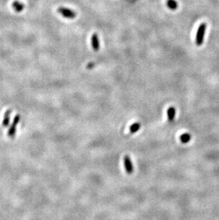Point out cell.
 I'll use <instances>...</instances> for the list:
<instances>
[{
    "mask_svg": "<svg viewBox=\"0 0 219 220\" xmlns=\"http://www.w3.org/2000/svg\"><path fill=\"white\" fill-rule=\"evenodd\" d=\"M206 29V25L205 23L201 24L198 28L196 37V44L197 46H201L203 44Z\"/></svg>",
    "mask_w": 219,
    "mask_h": 220,
    "instance_id": "obj_1",
    "label": "cell"
},
{
    "mask_svg": "<svg viewBox=\"0 0 219 220\" xmlns=\"http://www.w3.org/2000/svg\"><path fill=\"white\" fill-rule=\"evenodd\" d=\"M58 12L62 15L63 17L67 19H74L76 16V13L72 9L65 7H60L58 9Z\"/></svg>",
    "mask_w": 219,
    "mask_h": 220,
    "instance_id": "obj_2",
    "label": "cell"
},
{
    "mask_svg": "<svg viewBox=\"0 0 219 220\" xmlns=\"http://www.w3.org/2000/svg\"><path fill=\"white\" fill-rule=\"evenodd\" d=\"M124 164L125 169H126L127 173L128 174H132L134 171V167L130 158H129V157L127 156V155H126L124 158Z\"/></svg>",
    "mask_w": 219,
    "mask_h": 220,
    "instance_id": "obj_3",
    "label": "cell"
},
{
    "mask_svg": "<svg viewBox=\"0 0 219 220\" xmlns=\"http://www.w3.org/2000/svg\"><path fill=\"white\" fill-rule=\"evenodd\" d=\"M91 45L93 50L98 51L100 49V41L97 34H93L91 36Z\"/></svg>",
    "mask_w": 219,
    "mask_h": 220,
    "instance_id": "obj_4",
    "label": "cell"
},
{
    "mask_svg": "<svg viewBox=\"0 0 219 220\" xmlns=\"http://www.w3.org/2000/svg\"><path fill=\"white\" fill-rule=\"evenodd\" d=\"M176 115V110L174 107H170L167 110V116H168V119L169 121L174 120V117H175Z\"/></svg>",
    "mask_w": 219,
    "mask_h": 220,
    "instance_id": "obj_5",
    "label": "cell"
},
{
    "mask_svg": "<svg viewBox=\"0 0 219 220\" xmlns=\"http://www.w3.org/2000/svg\"><path fill=\"white\" fill-rule=\"evenodd\" d=\"M167 7L170 9L176 10L178 7V4L175 0H167Z\"/></svg>",
    "mask_w": 219,
    "mask_h": 220,
    "instance_id": "obj_6",
    "label": "cell"
},
{
    "mask_svg": "<svg viewBox=\"0 0 219 220\" xmlns=\"http://www.w3.org/2000/svg\"><path fill=\"white\" fill-rule=\"evenodd\" d=\"M141 125L139 123H135L134 124H132L130 126V133H135L137 132L138 131L140 128Z\"/></svg>",
    "mask_w": 219,
    "mask_h": 220,
    "instance_id": "obj_7",
    "label": "cell"
},
{
    "mask_svg": "<svg viewBox=\"0 0 219 220\" xmlns=\"http://www.w3.org/2000/svg\"><path fill=\"white\" fill-rule=\"evenodd\" d=\"M180 140H181V143H187L190 141L191 140V135L188 133H184L182 134L180 137Z\"/></svg>",
    "mask_w": 219,
    "mask_h": 220,
    "instance_id": "obj_8",
    "label": "cell"
},
{
    "mask_svg": "<svg viewBox=\"0 0 219 220\" xmlns=\"http://www.w3.org/2000/svg\"><path fill=\"white\" fill-rule=\"evenodd\" d=\"M9 113H10L9 112H7V113H6L5 115V117H4V120H3V125L5 127L8 125L9 122Z\"/></svg>",
    "mask_w": 219,
    "mask_h": 220,
    "instance_id": "obj_9",
    "label": "cell"
},
{
    "mask_svg": "<svg viewBox=\"0 0 219 220\" xmlns=\"http://www.w3.org/2000/svg\"><path fill=\"white\" fill-rule=\"evenodd\" d=\"M15 131H16V130H15V125H12V127H11V128H10L9 131V136H12V135H14V133H15Z\"/></svg>",
    "mask_w": 219,
    "mask_h": 220,
    "instance_id": "obj_10",
    "label": "cell"
}]
</instances>
